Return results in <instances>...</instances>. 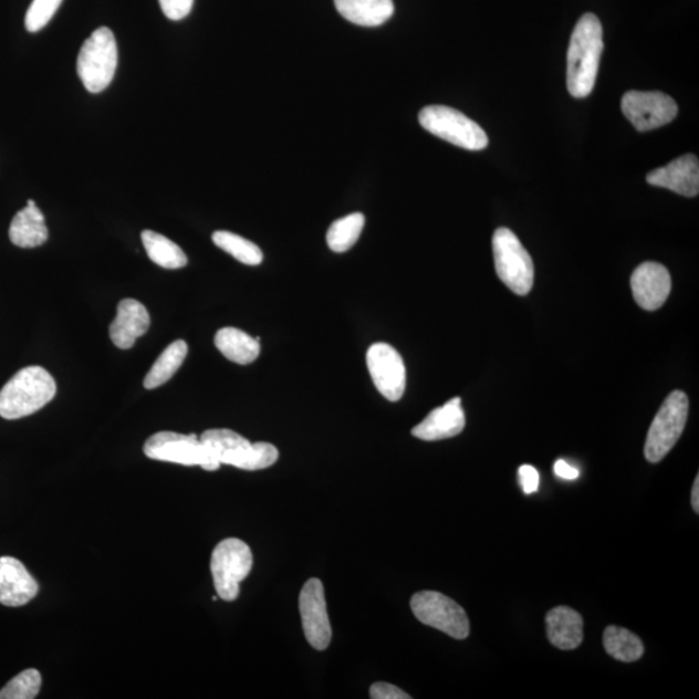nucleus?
Instances as JSON below:
<instances>
[{
    "instance_id": "f257e3e1",
    "label": "nucleus",
    "mask_w": 699,
    "mask_h": 699,
    "mask_svg": "<svg viewBox=\"0 0 699 699\" xmlns=\"http://www.w3.org/2000/svg\"><path fill=\"white\" fill-rule=\"evenodd\" d=\"M603 25L596 14L586 13L576 22L567 51V90L575 98L594 91L604 51Z\"/></svg>"
},
{
    "instance_id": "f03ea898",
    "label": "nucleus",
    "mask_w": 699,
    "mask_h": 699,
    "mask_svg": "<svg viewBox=\"0 0 699 699\" xmlns=\"http://www.w3.org/2000/svg\"><path fill=\"white\" fill-rule=\"evenodd\" d=\"M55 395L56 383L49 371L27 367L0 390V416L6 420L22 419L40 411Z\"/></svg>"
},
{
    "instance_id": "7ed1b4c3",
    "label": "nucleus",
    "mask_w": 699,
    "mask_h": 699,
    "mask_svg": "<svg viewBox=\"0 0 699 699\" xmlns=\"http://www.w3.org/2000/svg\"><path fill=\"white\" fill-rule=\"evenodd\" d=\"M201 442L209 447L217 460L226 466L244 470L270 468L279 460L278 448L271 444H250L237 431L210 429L202 432Z\"/></svg>"
},
{
    "instance_id": "20e7f679",
    "label": "nucleus",
    "mask_w": 699,
    "mask_h": 699,
    "mask_svg": "<svg viewBox=\"0 0 699 699\" xmlns=\"http://www.w3.org/2000/svg\"><path fill=\"white\" fill-rule=\"evenodd\" d=\"M118 49L109 28H98L83 43L77 59V73L91 94L102 93L116 74Z\"/></svg>"
},
{
    "instance_id": "39448f33",
    "label": "nucleus",
    "mask_w": 699,
    "mask_h": 699,
    "mask_svg": "<svg viewBox=\"0 0 699 699\" xmlns=\"http://www.w3.org/2000/svg\"><path fill=\"white\" fill-rule=\"evenodd\" d=\"M419 123L432 135L468 150H482L489 146L483 128L458 109L445 105L425 106Z\"/></svg>"
},
{
    "instance_id": "423d86ee",
    "label": "nucleus",
    "mask_w": 699,
    "mask_h": 699,
    "mask_svg": "<svg viewBox=\"0 0 699 699\" xmlns=\"http://www.w3.org/2000/svg\"><path fill=\"white\" fill-rule=\"evenodd\" d=\"M253 553L240 539L228 538L211 554V575L219 598L234 602L240 594V583L252 572Z\"/></svg>"
},
{
    "instance_id": "0eeeda50",
    "label": "nucleus",
    "mask_w": 699,
    "mask_h": 699,
    "mask_svg": "<svg viewBox=\"0 0 699 699\" xmlns=\"http://www.w3.org/2000/svg\"><path fill=\"white\" fill-rule=\"evenodd\" d=\"M492 250L500 280L515 294H529L534 284V263L519 238L509 228H498Z\"/></svg>"
},
{
    "instance_id": "6e6552de",
    "label": "nucleus",
    "mask_w": 699,
    "mask_h": 699,
    "mask_svg": "<svg viewBox=\"0 0 699 699\" xmlns=\"http://www.w3.org/2000/svg\"><path fill=\"white\" fill-rule=\"evenodd\" d=\"M144 453L152 460L179 463V466H199L209 472L220 468V462L195 435H179L174 431H159L147 439Z\"/></svg>"
},
{
    "instance_id": "1a4fd4ad",
    "label": "nucleus",
    "mask_w": 699,
    "mask_h": 699,
    "mask_svg": "<svg viewBox=\"0 0 699 699\" xmlns=\"http://www.w3.org/2000/svg\"><path fill=\"white\" fill-rule=\"evenodd\" d=\"M689 413V400L686 393L672 392L653 420L645 444V458L649 462L663 461L672 450L686 429Z\"/></svg>"
},
{
    "instance_id": "9d476101",
    "label": "nucleus",
    "mask_w": 699,
    "mask_h": 699,
    "mask_svg": "<svg viewBox=\"0 0 699 699\" xmlns=\"http://www.w3.org/2000/svg\"><path fill=\"white\" fill-rule=\"evenodd\" d=\"M411 609L422 625L442 630L456 640H463L469 636L470 625L466 611L439 592H417L411 598Z\"/></svg>"
},
{
    "instance_id": "9b49d317",
    "label": "nucleus",
    "mask_w": 699,
    "mask_h": 699,
    "mask_svg": "<svg viewBox=\"0 0 699 699\" xmlns=\"http://www.w3.org/2000/svg\"><path fill=\"white\" fill-rule=\"evenodd\" d=\"M622 112L637 132L656 131L678 116V104L659 91H628L622 97Z\"/></svg>"
},
{
    "instance_id": "f8f14e48",
    "label": "nucleus",
    "mask_w": 699,
    "mask_h": 699,
    "mask_svg": "<svg viewBox=\"0 0 699 699\" xmlns=\"http://www.w3.org/2000/svg\"><path fill=\"white\" fill-rule=\"evenodd\" d=\"M367 366L377 390L387 400L398 401L406 390V366L397 349L384 342L372 345Z\"/></svg>"
},
{
    "instance_id": "ddd939ff",
    "label": "nucleus",
    "mask_w": 699,
    "mask_h": 699,
    "mask_svg": "<svg viewBox=\"0 0 699 699\" xmlns=\"http://www.w3.org/2000/svg\"><path fill=\"white\" fill-rule=\"evenodd\" d=\"M303 633L311 647L325 650L332 640V627L326 611L323 583L316 577L306 582L300 595Z\"/></svg>"
},
{
    "instance_id": "4468645a",
    "label": "nucleus",
    "mask_w": 699,
    "mask_h": 699,
    "mask_svg": "<svg viewBox=\"0 0 699 699\" xmlns=\"http://www.w3.org/2000/svg\"><path fill=\"white\" fill-rule=\"evenodd\" d=\"M670 272L664 264L645 262L630 277V288L637 305L647 311H656L665 305L671 293Z\"/></svg>"
},
{
    "instance_id": "2eb2a0df",
    "label": "nucleus",
    "mask_w": 699,
    "mask_h": 699,
    "mask_svg": "<svg viewBox=\"0 0 699 699\" xmlns=\"http://www.w3.org/2000/svg\"><path fill=\"white\" fill-rule=\"evenodd\" d=\"M40 586L14 557H0V604L10 607L24 606L38 595Z\"/></svg>"
},
{
    "instance_id": "dca6fc26",
    "label": "nucleus",
    "mask_w": 699,
    "mask_h": 699,
    "mask_svg": "<svg viewBox=\"0 0 699 699\" xmlns=\"http://www.w3.org/2000/svg\"><path fill=\"white\" fill-rule=\"evenodd\" d=\"M650 186L667 188L670 191L696 197L699 192V161L695 155H684L670 164L659 167L647 175Z\"/></svg>"
},
{
    "instance_id": "f3484780",
    "label": "nucleus",
    "mask_w": 699,
    "mask_h": 699,
    "mask_svg": "<svg viewBox=\"0 0 699 699\" xmlns=\"http://www.w3.org/2000/svg\"><path fill=\"white\" fill-rule=\"evenodd\" d=\"M466 428V414L461 399L448 400L445 406L432 409L427 419L413 429V436L427 442L459 436Z\"/></svg>"
},
{
    "instance_id": "a211bd4d",
    "label": "nucleus",
    "mask_w": 699,
    "mask_h": 699,
    "mask_svg": "<svg viewBox=\"0 0 699 699\" xmlns=\"http://www.w3.org/2000/svg\"><path fill=\"white\" fill-rule=\"evenodd\" d=\"M150 316L139 301L126 299L118 303L117 316L109 326L113 344L118 348H132L135 341L149 330Z\"/></svg>"
},
{
    "instance_id": "6ab92c4d",
    "label": "nucleus",
    "mask_w": 699,
    "mask_h": 699,
    "mask_svg": "<svg viewBox=\"0 0 699 699\" xmlns=\"http://www.w3.org/2000/svg\"><path fill=\"white\" fill-rule=\"evenodd\" d=\"M546 636L554 647L573 650L583 641L582 615L567 606L554 607L546 614Z\"/></svg>"
},
{
    "instance_id": "aec40b11",
    "label": "nucleus",
    "mask_w": 699,
    "mask_h": 699,
    "mask_svg": "<svg viewBox=\"0 0 699 699\" xmlns=\"http://www.w3.org/2000/svg\"><path fill=\"white\" fill-rule=\"evenodd\" d=\"M10 239L12 244L24 249L41 247L49 240L43 212L38 209L33 200H29L27 207L13 217Z\"/></svg>"
},
{
    "instance_id": "412c9836",
    "label": "nucleus",
    "mask_w": 699,
    "mask_h": 699,
    "mask_svg": "<svg viewBox=\"0 0 699 699\" xmlns=\"http://www.w3.org/2000/svg\"><path fill=\"white\" fill-rule=\"evenodd\" d=\"M342 18L361 27H379L394 14L393 0H334Z\"/></svg>"
},
{
    "instance_id": "4be33fe9",
    "label": "nucleus",
    "mask_w": 699,
    "mask_h": 699,
    "mask_svg": "<svg viewBox=\"0 0 699 699\" xmlns=\"http://www.w3.org/2000/svg\"><path fill=\"white\" fill-rule=\"evenodd\" d=\"M260 337L253 338L246 332L228 326V328L218 331L215 344L228 361L247 366L260 356Z\"/></svg>"
},
{
    "instance_id": "5701e85b",
    "label": "nucleus",
    "mask_w": 699,
    "mask_h": 699,
    "mask_svg": "<svg viewBox=\"0 0 699 699\" xmlns=\"http://www.w3.org/2000/svg\"><path fill=\"white\" fill-rule=\"evenodd\" d=\"M188 354V345L184 340L173 342L171 345L164 349L158 359L152 366L146 378H144V387L152 390L169 382L177 374V371L185 363Z\"/></svg>"
},
{
    "instance_id": "b1692460",
    "label": "nucleus",
    "mask_w": 699,
    "mask_h": 699,
    "mask_svg": "<svg viewBox=\"0 0 699 699\" xmlns=\"http://www.w3.org/2000/svg\"><path fill=\"white\" fill-rule=\"evenodd\" d=\"M142 241L149 260L164 269H184L188 262L184 250L161 233L150 230L143 231Z\"/></svg>"
},
{
    "instance_id": "393cba45",
    "label": "nucleus",
    "mask_w": 699,
    "mask_h": 699,
    "mask_svg": "<svg viewBox=\"0 0 699 699\" xmlns=\"http://www.w3.org/2000/svg\"><path fill=\"white\" fill-rule=\"evenodd\" d=\"M604 648L611 657L620 663H636L644 655V645L640 637L630 630L617 626H611L604 633Z\"/></svg>"
},
{
    "instance_id": "a878e982",
    "label": "nucleus",
    "mask_w": 699,
    "mask_h": 699,
    "mask_svg": "<svg viewBox=\"0 0 699 699\" xmlns=\"http://www.w3.org/2000/svg\"><path fill=\"white\" fill-rule=\"evenodd\" d=\"M366 217L362 212L346 216L334 222L326 233V242L334 253H345L359 240Z\"/></svg>"
},
{
    "instance_id": "bb28decb",
    "label": "nucleus",
    "mask_w": 699,
    "mask_h": 699,
    "mask_svg": "<svg viewBox=\"0 0 699 699\" xmlns=\"http://www.w3.org/2000/svg\"><path fill=\"white\" fill-rule=\"evenodd\" d=\"M215 244L232 255L234 260L248 265H258L263 261V253L254 242L239 237L237 233L228 231H217L212 233Z\"/></svg>"
},
{
    "instance_id": "cd10ccee",
    "label": "nucleus",
    "mask_w": 699,
    "mask_h": 699,
    "mask_svg": "<svg viewBox=\"0 0 699 699\" xmlns=\"http://www.w3.org/2000/svg\"><path fill=\"white\" fill-rule=\"evenodd\" d=\"M41 687L40 671L29 668L6 684V687L0 690V699H33L40 693Z\"/></svg>"
},
{
    "instance_id": "c85d7f7f",
    "label": "nucleus",
    "mask_w": 699,
    "mask_h": 699,
    "mask_svg": "<svg viewBox=\"0 0 699 699\" xmlns=\"http://www.w3.org/2000/svg\"><path fill=\"white\" fill-rule=\"evenodd\" d=\"M62 2L63 0H33L25 18L28 32L36 33L48 25Z\"/></svg>"
},
{
    "instance_id": "c756f323",
    "label": "nucleus",
    "mask_w": 699,
    "mask_h": 699,
    "mask_svg": "<svg viewBox=\"0 0 699 699\" xmlns=\"http://www.w3.org/2000/svg\"><path fill=\"white\" fill-rule=\"evenodd\" d=\"M167 19L184 20L192 11L195 0H158Z\"/></svg>"
},
{
    "instance_id": "7c9ffc66",
    "label": "nucleus",
    "mask_w": 699,
    "mask_h": 699,
    "mask_svg": "<svg viewBox=\"0 0 699 699\" xmlns=\"http://www.w3.org/2000/svg\"><path fill=\"white\" fill-rule=\"evenodd\" d=\"M369 696L374 699H409L411 696H408L406 691H403L398 687L393 686V684L387 682H376L369 689Z\"/></svg>"
},
{
    "instance_id": "2f4dec72",
    "label": "nucleus",
    "mask_w": 699,
    "mask_h": 699,
    "mask_svg": "<svg viewBox=\"0 0 699 699\" xmlns=\"http://www.w3.org/2000/svg\"><path fill=\"white\" fill-rule=\"evenodd\" d=\"M519 476L522 490L526 495H531V493H535L539 490L541 476H539L538 470L533 466L524 463V466L519 469Z\"/></svg>"
},
{
    "instance_id": "473e14b6",
    "label": "nucleus",
    "mask_w": 699,
    "mask_h": 699,
    "mask_svg": "<svg viewBox=\"0 0 699 699\" xmlns=\"http://www.w3.org/2000/svg\"><path fill=\"white\" fill-rule=\"evenodd\" d=\"M554 473L557 477L562 478V480L574 481L577 477H580V470L570 466L565 460H557L554 463Z\"/></svg>"
},
{
    "instance_id": "72a5a7b5",
    "label": "nucleus",
    "mask_w": 699,
    "mask_h": 699,
    "mask_svg": "<svg viewBox=\"0 0 699 699\" xmlns=\"http://www.w3.org/2000/svg\"><path fill=\"white\" fill-rule=\"evenodd\" d=\"M691 507L696 513H699V476H697L693 490H691Z\"/></svg>"
}]
</instances>
